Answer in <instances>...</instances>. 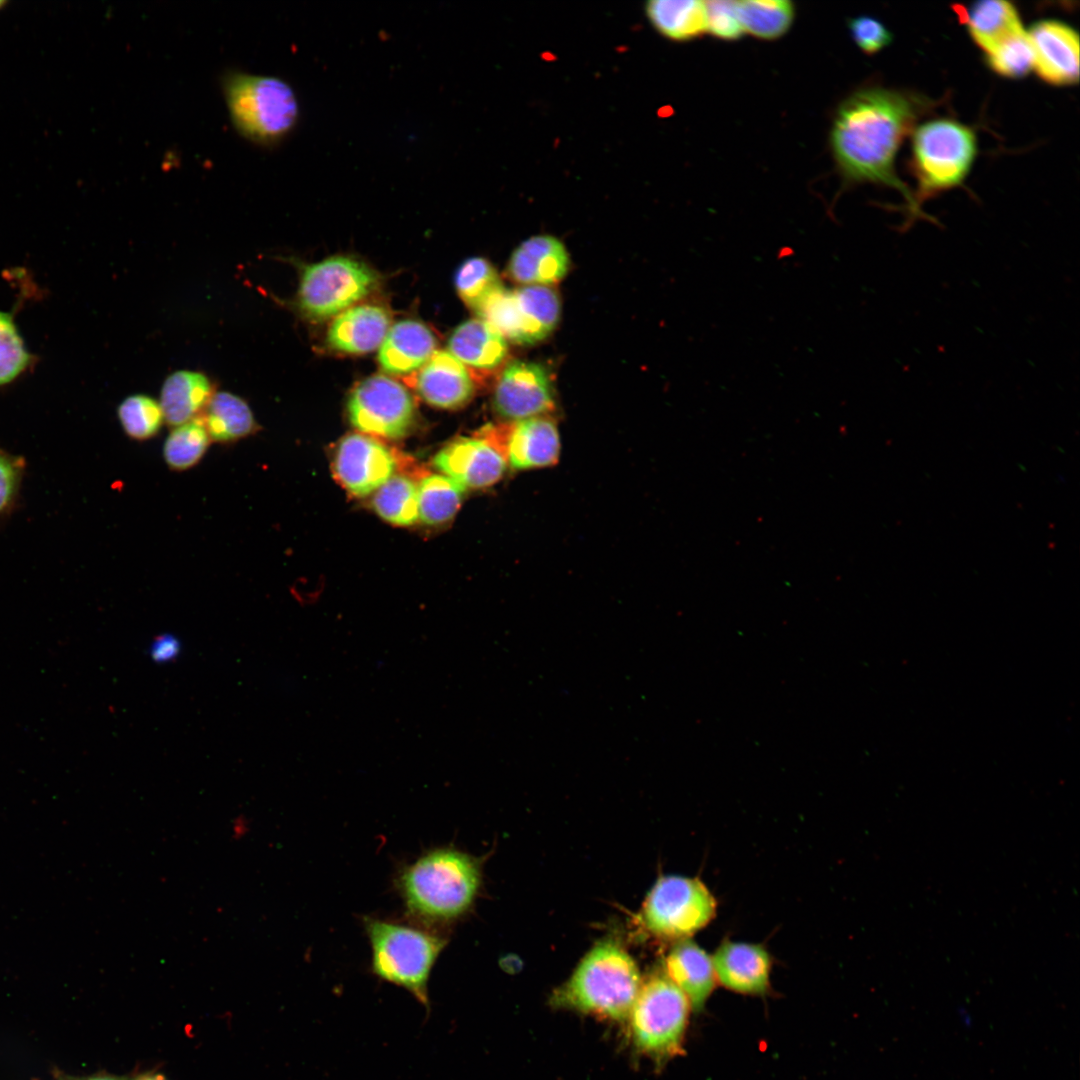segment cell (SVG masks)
Returning a JSON list of instances; mask_svg holds the SVG:
<instances>
[{"label":"cell","instance_id":"1","mask_svg":"<svg viewBox=\"0 0 1080 1080\" xmlns=\"http://www.w3.org/2000/svg\"><path fill=\"white\" fill-rule=\"evenodd\" d=\"M921 103L904 92L868 87L847 97L836 111L831 147L837 167L850 183L874 182L899 190L911 213L919 205L894 170L897 150L918 118Z\"/></svg>","mask_w":1080,"mask_h":1080},{"label":"cell","instance_id":"2","mask_svg":"<svg viewBox=\"0 0 1080 1080\" xmlns=\"http://www.w3.org/2000/svg\"><path fill=\"white\" fill-rule=\"evenodd\" d=\"M407 916L439 931L463 917L478 894V861L453 847L426 851L401 867L395 879Z\"/></svg>","mask_w":1080,"mask_h":1080},{"label":"cell","instance_id":"3","mask_svg":"<svg viewBox=\"0 0 1080 1080\" xmlns=\"http://www.w3.org/2000/svg\"><path fill=\"white\" fill-rule=\"evenodd\" d=\"M633 958L616 942L601 941L579 963L569 980L554 991L551 1002L610 1019H628L641 986Z\"/></svg>","mask_w":1080,"mask_h":1080},{"label":"cell","instance_id":"4","mask_svg":"<svg viewBox=\"0 0 1080 1080\" xmlns=\"http://www.w3.org/2000/svg\"><path fill=\"white\" fill-rule=\"evenodd\" d=\"M371 946V970L378 978L403 987L428 1006V980L448 939L437 930L365 917Z\"/></svg>","mask_w":1080,"mask_h":1080},{"label":"cell","instance_id":"5","mask_svg":"<svg viewBox=\"0 0 1080 1080\" xmlns=\"http://www.w3.org/2000/svg\"><path fill=\"white\" fill-rule=\"evenodd\" d=\"M222 90L234 127L250 141L279 142L296 125L298 102L282 79L232 71L224 75Z\"/></svg>","mask_w":1080,"mask_h":1080},{"label":"cell","instance_id":"6","mask_svg":"<svg viewBox=\"0 0 1080 1080\" xmlns=\"http://www.w3.org/2000/svg\"><path fill=\"white\" fill-rule=\"evenodd\" d=\"M691 1010L688 998L665 973L652 974L641 983L628 1017L634 1045L658 1063L679 1056Z\"/></svg>","mask_w":1080,"mask_h":1080},{"label":"cell","instance_id":"7","mask_svg":"<svg viewBox=\"0 0 1080 1080\" xmlns=\"http://www.w3.org/2000/svg\"><path fill=\"white\" fill-rule=\"evenodd\" d=\"M971 128L952 119H935L914 130L912 164L923 198L959 185L976 155Z\"/></svg>","mask_w":1080,"mask_h":1080},{"label":"cell","instance_id":"8","mask_svg":"<svg viewBox=\"0 0 1080 1080\" xmlns=\"http://www.w3.org/2000/svg\"><path fill=\"white\" fill-rule=\"evenodd\" d=\"M474 311L505 339L530 345L542 341L555 329L561 305L556 291L548 286L526 285L514 290L503 286Z\"/></svg>","mask_w":1080,"mask_h":1080},{"label":"cell","instance_id":"9","mask_svg":"<svg viewBox=\"0 0 1080 1080\" xmlns=\"http://www.w3.org/2000/svg\"><path fill=\"white\" fill-rule=\"evenodd\" d=\"M716 914V900L696 878L665 876L649 892L641 911L651 934L684 939L705 927Z\"/></svg>","mask_w":1080,"mask_h":1080},{"label":"cell","instance_id":"10","mask_svg":"<svg viewBox=\"0 0 1080 1080\" xmlns=\"http://www.w3.org/2000/svg\"><path fill=\"white\" fill-rule=\"evenodd\" d=\"M377 277L364 263L336 256L303 267L297 292L300 310L324 319L348 308L372 292Z\"/></svg>","mask_w":1080,"mask_h":1080},{"label":"cell","instance_id":"11","mask_svg":"<svg viewBox=\"0 0 1080 1080\" xmlns=\"http://www.w3.org/2000/svg\"><path fill=\"white\" fill-rule=\"evenodd\" d=\"M348 411L353 426L374 438H400L415 419L411 394L402 384L384 375L360 382L349 398Z\"/></svg>","mask_w":1080,"mask_h":1080},{"label":"cell","instance_id":"12","mask_svg":"<svg viewBox=\"0 0 1080 1080\" xmlns=\"http://www.w3.org/2000/svg\"><path fill=\"white\" fill-rule=\"evenodd\" d=\"M507 428L486 426L475 436L450 442L434 457L435 467L464 489L493 485L508 464Z\"/></svg>","mask_w":1080,"mask_h":1080},{"label":"cell","instance_id":"13","mask_svg":"<svg viewBox=\"0 0 1080 1080\" xmlns=\"http://www.w3.org/2000/svg\"><path fill=\"white\" fill-rule=\"evenodd\" d=\"M397 465L391 449L365 434H350L342 439L333 463L337 480L359 497L379 489L394 475Z\"/></svg>","mask_w":1080,"mask_h":1080},{"label":"cell","instance_id":"14","mask_svg":"<svg viewBox=\"0 0 1080 1080\" xmlns=\"http://www.w3.org/2000/svg\"><path fill=\"white\" fill-rule=\"evenodd\" d=\"M493 404L504 419L518 421L542 416L554 408L550 375L535 362L508 363L497 381Z\"/></svg>","mask_w":1080,"mask_h":1080},{"label":"cell","instance_id":"15","mask_svg":"<svg viewBox=\"0 0 1080 1080\" xmlns=\"http://www.w3.org/2000/svg\"><path fill=\"white\" fill-rule=\"evenodd\" d=\"M1033 50V68L1046 82L1072 85L1079 79V36L1067 24L1042 20L1027 32Z\"/></svg>","mask_w":1080,"mask_h":1080},{"label":"cell","instance_id":"16","mask_svg":"<svg viewBox=\"0 0 1080 1080\" xmlns=\"http://www.w3.org/2000/svg\"><path fill=\"white\" fill-rule=\"evenodd\" d=\"M717 982L744 995H764L770 986L771 959L757 944L723 942L712 956Z\"/></svg>","mask_w":1080,"mask_h":1080},{"label":"cell","instance_id":"17","mask_svg":"<svg viewBox=\"0 0 1080 1080\" xmlns=\"http://www.w3.org/2000/svg\"><path fill=\"white\" fill-rule=\"evenodd\" d=\"M415 389L428 404L444 409L465 405L474 393L466 366L449 351H435L419 369Z\"/></svg>","mask_w":1080,"mask_h":1080},{"label":"cell","instance_id":"18","mask_svg":"<svg viewBox=\"0 0 1080 1080\" xmlns=\"http://www.w3.org/2000/svg\"><path fill=\"white\" fill-rule=\"evenodd\" d=\"M569 255L563 243L551 235L533 236L512 253L508 274L526 285L549 286L565 277Z\"/></svg>","mask_w":1080,"mask_h":1080},{"label":"cell","instance_id":"19","mask_svg":"<svg viewBox=\"0 0 1080 1080\" xmlns=\"http://www.w3.org/2000/svg\"><path fill=\"white\" fill-rule=\"evenodd\" d=\"M560 454L556 424L543 416L514 421L507 428V463L515 470L555 464Z\"/></svg>","mask_w":1080,"mask_h":1080},{"label":"cell","instance_id":"20","mask_svg":"<svg viewBox=\"0 0 1080 1080\" xmlns=\"http://www.w3.org/2000/svg\"><path fill=\"white\" fill-rule=\"evenodd\" d=\"M664 973L697 1012L704 1008L717 983L712 957L687 938L678 941L669 951Z\"/></svg>","mask_w":1080,"mask_h":1080},{"label":"cell","instance_id":"21","mask_svg":"<svg viewBox=\"0 0 1080 1080\" xmlns=\"http://www.w3.org/2000/svg\"><path fill=\"white\" fill-rule=\"evenodd\" d=\"M436 340L430 329L415 320H402L389 328L379 348L381 367L394 375L419 370L436 351Z\"/></svg>","mask_w":1080,"mask_h":1080},{"label":"cell","instance_id":"22","mask_svg":"<svg viewBox=\"0 0 1080 1080\" xmlns=\"http://www.w3.org/2000/svg\"><path fill=\"white\" fill-rule=\"evenodd\" d=\"M389 325L390 317L384 308L376 305L355 306L333 321L327 340L338 351L364 354L380 347Z\"/></svg>","mask_w":1080,"mask_h":1080},{"label":"cell","instance_id":"23","mask_svg":"<svg viewBox=\"0 0 1080 1080\" xmlns=\"http://www.w3.org/2000/svg\"><path fill=\"white\" fill-rule=\"evenodd\" d=\"M216 392L212 380L196 370H177L164 380L159 404L164 421L176 427L199 417Z\"/></svg>","mask_w":1080,"mask_h":1080},{"label":"cell","instance_id":"24","mask_svg":"<svg viewBox=\"0 0 1080 1080\" xmlns=\"http://www.w3.org/2000/svg\"><path fill=\"white\" fill-rule=\"evenodd\" d=\"M448 349L464 365L484 371L500 367L508 354L506 339L480 318L461 323L451 334Z\"/></svg>","mask_w":1080,"mask_h":1080},{"label":"cell","instance_id":"25","mask_svg":"<svg viewBox=\"0 0 1080 1080\" xmlns=\"http://www.w3.org/2000/svg\"><path fill=\"white\" fill-rule=\"evenodd\" d=\"M199 417L219 444H233L261 429L247 401L228 391H216Z\"/></svg>","mask_w":1080,"mask_h":1080},{"label":"cell","instance_id":"26","mask_svg":"<svg viewBox=\"0 0 1080 1080\" xmlns=\"http://www.w3.org/2000/svg\"><path fill=\"white\" fill-rule=\"evenodd\" d=\"M960 20L985 53L1023 29L1017 9L1007 1H980L955 7Z\"/></svg>","mask_w":1080,"mask_h":1080},{"label":"cell","instance_id":"27","mask_svg":"<svg viewBox=\"0 0 1080 1080\" xmlns=\"http://www.w3.org/2000/svg\"><path fill=\"white\" fill-rule=\"evenodd\" d=\"M644 11L654 29L670 40L689 41L707 32L704 1L651 0Z\"/></svg>","mask_w":1080,"mask_h":1080},{"label":"cell","instance_id":"28","mask_svg":"<svg viewBox=\"0 0 1080 1080\" xmlns=\"http://www.w3.org/2000/svg\"><path fill=\"white\" fill-rule=\"evenodd\" d=\"M738 19L744 32L763 40L784 35L794 19V4L787 0L735 1Z\"/></svg>","mask_w":1080,"mask_h":1080},{"label":"cell","instance_id":"29","mask_svg":"<svg viewBox=\"0 0 1080 1080\" xmlns=\"http://www.w3.org/2000/svg\"><path fill=\"white\" fill-rule=\"evenodd\" d=\"M464 490L443 474H425L417 483L418 519L428 525L450 520L461 505Z\"/></svg>","mask_w":1080,"mask_h":1080},{"label":"cell","instance_id":"30","mask_svg":"<svg viewBox=\"0 0 1080 1080\" xmlns=\"http://www.w3.org/2000/svg\"><path fill=\"white\" fill-rule=\"evenodd\" d=\"M211 442L201 418L197 417L173 427L163 444V459L172 471L189 470L203 459Z\"/></svg>","mask_w":1080,"mask_h":1080},{"label":"cell","instance_id":"31","mask_svg":"<svg viewBox=\"0 0 1080 1080\" xmlns=\"http://www.w3.org/2000/svg\"><path fill=\"white\" fill-rule=\"evenodd\" d=\"M376 512L397 526H409L418 520L417 483L407 475H393L373 498Z\"/></svg>","mask_w":1080,"mask_h":1080},{"label":"cell","instance_id":"32","mask_svg":"<svg viewBox=\"0 0 1080 1080\" xmlns=\"http://www.w3.org/2000/svg\"><path fill=\"white\" fill-rule=\"evenodd\" d=\"M117 416L124 433L135 441L156 437L165 423L159 402L146 394L126 397L117 408Z\"/></svg>","mask_w":1080,"mask_h":1080},{"label":"cell","instance_id":"33","mask_svg":"<svg viewBox=\"0 0 1080 1080\" xmlns=\"http://www.w3.org/2000/svg\"><path fill=\"white\" fill-rule=\"evenodd\" d=\"M455 286L465 304L475 310L503 284L490 262L481 257H472L458 268Z\"/></svg>","mask_w":1080,"mask_h":1080},{"label":"cell","instance_id":"34","mask_svg":"<svg viewBox=\"0 0 1080 1080\" xmlns=\"http://www.w3.org/2000/svg\"><path fill=\"white\" fill-rule=\"evenodd\" d=\"M991 69L1005 77L1020 78L1033 68V50L1024 29L1012 34L986 53Z\"/></svg>","mask_w":1080,"mask_h":1080},{"label":"cell","instance_id":"35","mask_svg":"<svg viewBox=\"0 0 1080 1080\" xmlns=\"http://www.w3.org/2000/svg\"><path fill=\"white\" fill-rule=\"evenodd\" d=\"M32 362L13 315L0 311V386L15 380Z\"/></svg>","mask_w":1080,"mask_h":1080},{"label":"cell","instance_id":"36","mask_svg":"<svg viewBox=\"0 0 1080 1080\" xmlns=\"http://www.w3.org/2000/svg\"><path fill=\"white\" fill-rule=\"evenodd\" d=\"M705 8L707 32L727 41L737 40L742 36L744 31L738 19L735 1H706Z\"/></svg>","mask_w":1080,"mask_h":1080},{"label":"cell","instance_id":"37","mask_svg":"<svg viewBox=\"0 0 1080 1080\" xmlns=\"http://www.w3.org/2000/svg\"><path fill=\"white\" fill-rule=\"evenodd\" d=\"M848 27L856 45L868 55L879 52L892 41V35L888 29L873 17L851 18Z\"/></svg>","mask_w":1080,"mask_h":1080},{"label":"cell","instance_id":"38","mask_svg":"<svg viewBox=\"0 0 1080 1080\" xmlns=\"http://www.w3.org/2000/svg\"><path fill=\"white\" fill-rule=\"evenodd\" d=\"M20 464L13 457L0 451V513L13 502L20 483Z\"/></svg>","mask_w":1080,"mask_h":1080},{"label":"cell","instance_id":"39","mask_svg":"<svg viewBox=\"0 0 1080 1080\" xmlns=\"http://www.w3.org/2000/svg\"><path fill=\"white\" fill-rule=\"evenodd\" d=\"M181 652L179 639L170 633L157 635L150 647L149 655L156 663H168L174 661Z\"/></svg>","mask_w":1080,"mask_h":1080},{"label":"cell","instance_id":"40","mask_svg":"<svg viewBox=\"0 0 1080 1080\" xmlns=\"http://www.w3.org/2000/svg\"><path fill=\"white\" fill-rule=\"evenodd\" d=\"M250 830L251 823L245 815H237L231 822L230 832L234 840H242L249 834Z\"/></svg>","mask_w":1080,"mask_h":1080},{"label":"cell","instance_id":"41","mask_svg":"<svg viewBox=\"0 0 1080 1080\" xmlns=\"http://www.w3.org/2000/svg\"><path fill=\"white\" fill-rule=\"evenodd\" d=\"M55 1080H130V1079L127 1078V1077L112 1075V1074H108V1073H104V1072L92 1074V1075H89V1076H81V1077L70 1076V1075L64 1074L62 1072H56L55 1073Z\"/></svg>","mask_w":1080,"mask_h":1080},{"label":"cell","instance_id":"42","mask_svg":"<svg viewBox=\"0 0 1080 1080\" xmlns=\"http://www.w3.org/2000/svg\"><path fill=\"white\" fill-rule=\"evenodd\" d=\"M133 1080H166L161 1074L158 1073H143L135 1077Z\"/></svg>","mask_w":1080,"mask_h":1080},{"label":"cell","instance_id":"43","mask_svg":"<svg viewBox=\"0 0 1080 1080\" xmlns=\"http://www.w3.org/2000/svg\"><path fill=\"white\" fill-rule=\"evenodd\" d=\"M5 3H6V2H5L4 0H0V8H1V7H2V6H3L4 4H5Z\"/></svg>","mask_w":1080,"mask_h":1080}]
</instances>
